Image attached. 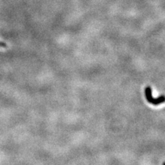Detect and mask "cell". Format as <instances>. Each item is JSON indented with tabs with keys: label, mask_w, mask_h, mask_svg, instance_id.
I'll return each mask as SVG.
<instances>
[{
	"label": "cell",
	"mask_w": 165,
	"mask_h": 165,
	"mask_svg": "<svg viewBox=\"0 0 165 165\" xmlns=\"http://www.w3.org/2000/svg\"><path fill=\"white\" fill-rule=\"evenodd\" d=\"M145 97L148 102L153 105H158L161 103H163L165 102V96L161 95L158 96V98H153L152 96V91H151V88L150 86H147L145 90Z\"/></svg>",
	"instance_id": "obj_1"
},
{
	"label": "cell",
	"mask_w": 165,
	"mask_h": 165,
	"mask_svg": "<svg viewBox=\"0 0 165 165\" xmlns=\"http://www.w3.org/2000/svg\"><path fill=\"white\" fill-rule=\"evenodd\" d=\"M0 47H3V48L6 47V44H4V43H3V42L0 41Z\"/></svg>",
	"instance_id": "obj_2"
},
{
	"label": "cell",
	"mask_w": 165,
	"mask_h": 165,
	"mask_svg": "<svg viewBox=\"0 0 165 165\" xmlns=\"http://www.w3.org/2000/svg\"><path fill=\"white\" fill-rule=\"evenodd\" d=\"M163 164H165V162H163Z\"/></svg>",
	"instance_id": "obj_3"
}]
</instances>
